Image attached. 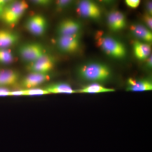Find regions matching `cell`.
Instances as JSON below:
<instances>
[{
  "label": "cell",
  "instance_id": "6da1fadb",
  "mask_svg": "<svg viewBox=\"0 0 152 152\" xmlns=\"http://www.w3.org/2000/svg\"><path fill=\"white\" fill-rule=\"evenodd\" d=\"M80 77L88 81L102 82L108 80L111 72L108 66L102 63L91 62L82 66L79 69Z\"/></svg>",
  "mask_w": 152,
  "mask_h": 152
},
{
  "label": "cell",
  "instance_id": "7a4b0ae2",
  "mask_svg": "<svg viewBox=\"0 0 152 152\" xmlns=\"http://www.w3.org/2000/svg\"><path fill=\"white\" fill-rule=\"evenodd\" d=\"M96 43L107 55L116 58H121L126 53L124 45L115 39L99 32L96 36Z\"/></svg>",
  "mask_w": 152,
  "mask_h": 152
},
{
  "label": "cell",
  "instance_id": "3957f363",
  "mask_svg": "<svg viewBox=\"0 0 152 152\" xmlns=\"http://www.w3.org/2000/svg\"><path fill=\"white\" fill-rule=\"evenodd\" d=\"M27 3L23 1H11L3 11L0 18L10 26H15L28 9Z\"/></svg>",
  "mask_w": 152,
  "mask_h": 152
},
{
  "label": "cell",
  "instance_id": "277c9868",
  "mask_svg": "<svg viewBox=\"0 0 152 152\" xmlns=\"http://www.w3.org/2000/svg\"><path fill=\"white\" fill-rule=\"evenodd\" d=\"M19 52L23 59L31 63L34 62L45 53L42 45L37 43L23 45L19 49Z\"/></svg>",
  "mask_w": 152,
  "mask_h": 152
},
{
  "label": "cell",
  "instance_id": "5b68a950",
  "mask_svg": "<svg viewBox=\"0 0 152 152\" xmlns=\"http://www.w3.org/2000/svg\"><path fill=\"white\" fill-rule=\"evenodd\" d=\"M26 27L28 31L34 35L42 36L47 29V21L45 17L37 14L28 19Z\"/></svg>",
  "mask_w": 152,
  "mask_h": 152
},
{
  "label": "cell",
  "instance_id": "8992f818",
  "mask_svg": "<svg viewBox=\"0 0 152 152\" xmlns=\"http://www.w3.org/2000/svg\"><path fill=\"white\" fill-rule=\"evenodd\" d=\"M54 66V61L50 56L44 54L39 58L31 63L28 69L31 72L48 74Z\"/></svg>",
  "mask_w": 152,
  "mask_h": 152
},
{
  "label": "cell",
  "instance_id": "52a82bcc",
  "mask_svg": "<svg viewBox=\"0 0 152 152\" xmlns=\"http://www.w3.org/2000/svg\"><path fill=\"white\" fill-rule=\"evenodd\" d=\"M77 12L80 15L90 19L99 18L101 15V11L99 6L90 1L79 2L77 5Z\"/></svg>",
  "mask_w": 152,
  "mask_h": 152
},
{
  "label": "cell",
  "instance_id": "ba28073f",
  "mask_svg": "<svg viewBox=\"0 0 152 152\" xmlns=\"http://www.w3.org/2000/svg\"><path fill=\"white\" fill-rule=\"evenodd\" d=\"M57 44L62 51L73 53L79 49L80 46L79 34L73 36H59Z\"/></svg>",
  "mask_w": 152,
  "mask_h": 152
},
{
  "label": "cell",
  "instance_id": "9c48e42d",
  "mask_svg": "<svg viewBox=\"0 0 152 152\" xmlns=\"http://www.w3.org/2000/svg\"><path fill=\"white\" fill-rule=\"evenodd\" d=\"M50 79L48 74L31 72L22 80L21 85L26 88H34L47 81Z\"/></svg>",
  "mask_w": 152,
  "mask_h": 152
},
{
  "label": "cell",
  "instance_id": "30bf717a",
  "mask_svg": "<svg viewBox=\"0 0 152 152\" xmlns=\"http://www.w3.org/2000/svg\"><path fill=\"white\" fill-rule=\"evenodd\" d=\"M81 29V25L75 20L67 19L61 22L58 28L59 36L78 35Z\"/></svg>",
  "mask_w": 152,
  "mask_h": 152
},
{
  "label": "cell",
  "instance_id": "8fae6325",
  "mask_svg": "<svg viewBox=\"0 0 152 152\" xmlns=\"http://www.w3.org/2000/svg\"><path fill=\"white\" fill-rule=\"evenodd\" d=\"M107 21L110 28L113 31H120L126 26L124 15L119 11H113L110 13L108 16Z\"/></svg>",
  "mask_w": 152,
  "mask_h": 152
},
{
  "label": "cell",
  "instance_id": "7c38bea8",
  "mask_svg": "<svg viewBox=\"0 0 152 152\" xmlns=\"http://www.w3.org/2000/svg\"><path fill=\"white\" fill-rule=\"evenodd\" d=\"M19 79L20 75L15 71L9 69L0 70V88L14 86Z\"/></svg>",
  "mask_w": 152,
  "mask_h": 152
},
{
  "label": "cell",
  "instance_id": "4fadbf2b",
  "mask_svg": "<svg viewBox=\"0 0 152 152\" xmlns=\"http://www.w3.org/2000/svg\"><path fill=\"white\" fill-rule=\"evenodd\" d=\"M128 91L134 92H142L151 91L152 82L147 79L136 80L130 78L128 80Z\"/></svg>",
  "mask_w": 152,
  "mask_h": 152
},
{
  "label": "cell",
  "instance_id": "5bb4252c",
  "mask_svg": "<svg viewBox=\"0 0 152 152\" xmlns=\"http://www.w3.org/2000/svg\"><path fill=\"white\" fill-rule=\"evenodd\" d=\"M134 54L138 59H146L151 56V48L149 44L135 41L133 43Z\"/></svg>",
  "mask_w": 152,
  "mask_h": 152
},
{
  "label": "cell",
  "instance_id": "9a60e30c",
  "mask_svg": "<svg viewBox=\"0 0 152 152\" xmlns=\"http://www.w3.org/2000/svg\"><path fill=\"white\" fill-rule=\"evenodd\" d=\"M16 34L5 30H0V49H7L15 45L18 40Z\"/></svg>",
  "mask_w": 152,
  "mask_h": 152
},
{
  "label": "cell",
  "instance_id": "2e32d148",
  "mask_svg": "<svg viewBox=\"0 0 152 152\" xmlns=\"http://www.w3.org/2000/svg\"><path fill=\"white\" fill-rule=\"evenodd\" d=\"M134 35L145 42H151L152 40V34L145 27L140 24H134L130 27Z\"/></svg>",
  "mask_w": 152,
  "mask_h": 152
},
{
  "label": "cell",
  "instance_id": "e0dca14e",
  "mask_svg": "<svg viewBox=\"0 0 152 152\" xmlns=\"http://www.w3.org/2000/svg\"><path fill=\"white\" fill-rule=\"evenodd\" d=\"M45 89L50 94H72L77 93V91L73 89L69 85L65 83H57L49 85Z\"/></svg>",
  "mask_w": 152,
  "mask_h": 152
},
{
  "label": "cell",
  "instance_id": "ac0fdd59",
  "mask_svg": "<svg viewBox=\"0 0 152 152\" xmlns=\"http://www.w3.org/2000/svg\"><path fill=\"white\" fill-rule=\"evenodd\" d=\"M115 91L113 89L105 88L98 83H93L83 87L77 91V93L83 94H99V93L110 92Z\"/></svg>",
  "mask_w": 152,
  "mask_h": 152
},
{
  "label": "cell",
  "instance_id": "d6986e66",
  "mask_svg": "<svg viewBox=\"0 0 152 152\" xmlns=\"http://www.w3.org/2000/svg\"><path fill=\"white\" fill-rule=\"evenodd\" d=\"M49 92L45 89L34 88L27 89L21 91H10V96H37V95H43L49 94Z\"/></svg>",
  "mask_w": 152,
  "mask_h": 152
},
{
  "label": "cell",
  "instance_id": "ffe728a7",
  "mask_svg": "<svg viewBox=\"0 0 152 152\" xmlns=\"http://www.w3.org/2000/svg\"><path fill=\"white\" fill-rule=\"evenodd\" d=\"M13 55L10 50L7 49H0V63L8 64L14 61Z\"/></svg>",
  "mask_w": 152,
  "mask_h": 152
},
{
  "label": "cell",
  "instance_id": "44dd1931",
  "mask_svg": "<svg viewBox=\"0 0 152 152\" xmlns=\"http://www.w3.org/2000/svg\"><path fill=\"white\" fill-rule=\"evenodd\" d=\"M72 1L68 0H61L57 1L56 5L58 9H62L66 7L70 4Z\"/></svg>",
  "mask_w": 152,
  "mask_h": 152
},
{
  "label": "cell",
  "instance_id": "7402d4cb",
  "mask_svg": "<svg viewBox=\"0 0 152 152\" xmlns=\"http://www.w3.org/2000/svg\"><path fill=\"white\" fill-rule=\"evenodd\" d=\"M126 4L131 8L135 9L139 7L140 3V0H126Z\"/></svg>",
  "mask_w": 152,
  "mask_h": 152
},
{
  "label": "cell",
  "instance_id": "603a6c76",
  "mask_svg": "<svg viewBox=\"0 0 152 152\" xmlns=\"http://www.w3.org/2000/svg\"><path fill=\"white\" fill-rule=\"evenodd\" d=\"M144 20L146 24L149 28L150 29L152 28V18L151 15L148 14H146L144 15Z\"/></svg>",
  "mask_w": 152,
  "mask_h": 152
},
{
  "label": "cell",
  "instance_id": "cb8c5ba5",
  "mask_svg": "<svg viewBox=\"0 0 152 152\" xmlns=\"http://www.w3.org/2000/svg\"><path fill=\"white\" fill-rule=\"evenodd\" d=\"M31 2L36 5L45 7L50 5L51 2V1H48V0H35V1H32Z\"/></svg>",
  "mask_w": 152,
  "mask_h": 152
},
{
  "label": "cell",
  "instance_id": "d4e9b609",
  "mask_svg": "<svg viewBox=\"0 0 152 152\" xmlns=\"http://www.w3.org/2000/svg\"><path fill=\"white\" fill-rule=\"evenodd\" d=\"M11 1H4L0 0V16L2 13L3 11L5 9L6 7L7 6Z\"/></svg>",
  "mask_w": 152,
  "mask_h": 152
},
{
  "label": "cell",
  "instance_id": "484cf974",
  "mask_svg": "<svg viewBox=\"0 0 152 152\" xmlns=\"http://www.w3.org/2000/svg\"><path fill=\"white\" fill-rule=\"evenodd\" d=\"M10 91L6 88H0V96H10Z\"/></svg>",
  "mask_w": 152,
  "mask_h": 152
},
{
  "label": "cell",
  "instance_id": "4316f807",
  "mask_svg": "<svg viewBox=\"0 0 152 152\" xmlns=\"http://www.w3.org/2000/svg\"><path fill=\"white\" fill-rule=\"evenodd\" d=\"M152 2L150 1L148 3L147 5V9L148 10V14L151 15L152 13Z\"/></svg>",
  "mask_w": 152,
  "mask_h": 152
},
{
  "label": "cell",
  "instance_id": "83f0119b",
  "mask_svg": "<svg viewBox=\"0 0 152 152\" xmlns=\"http://www.w3.org/2000/svg\"><path fill=\"white\" fill-rule=\"evenodd\" d=\"M148 65L150 67H152V56H150L148 58Z\"/></svg>",
  "mask_w": 152,
  "mask_h": 152
}]
</instances>
